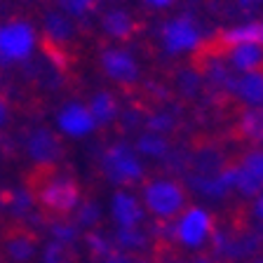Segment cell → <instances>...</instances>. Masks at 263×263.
Returning <instances> with one entry per match:
<instances>
[{"mask_svg": "<svg viewBox=\"0 0 263 263\" xmlns=\"http://www.w3.org/2000/svg\"><path fill=\"white\" fill-rule=\"evenodd\" d=\"M158 40H160V47H162L164 57L176 59L181 54H195V52H200L204 45V31L195 14L181 12V14H174L160 24Z\"/></svg>", "mask_w": 263, "mask_h": 263, "instance_id": "obj_1", "label": "cell"}, {"mask_svg": "<svg viewBox=\"0 0 263 263\" xmlns=\"http://www.w3.org/2000/svg\"><path fill=\"white\" fill-rule=\"evenodd\" d=\"M188 204L186 186L170 176H158L143 183V209L158 221H176Z\"/></svg>", "mask_w": 263, "mask_h": 263, "instance_id": "obj_2", "label": "cell"}, {"mask_svg": "<svg viewBox=\"0 0 263 263\" xmlns=\"http://www.w3.org/2000/svg\"><path fill=\"white\" fill-rule=\"evenodd\" d=\"M101 174L118 188L134 186L143 179L141 155L127 141H115L101 155Z\"/></svg>", "mask_w": 263, "mask_h": 263, "instance_id": "obj_3", "label": "cell"}, {"mask_svg": "<svg viewBox=\"0 0 263 263\" xmlns=\"http://www.w3.org/2000/svg\"><path fill=\"white\" fill-rule=\"evenodd\" d=\"M38 45L35 26L26 19H12L7 24H0V64L12 66L31 59Z\"/></svg>", "mask_w": 263, "mask_h": 263, "instance_id": "obj_4", "label": "cell"}, {"mask_svg": "<svg viewBox=\"0 0 263 263\" xmlns=\"http://www.w3.org/2000/svg\"><path fill=\"white\" fill-rule=\"evenodd\" d=\"M38 202L43 204L47 212L66 216L73 209H78L80 200V186L78 181L68 174H49L43 179V183L38 186Z\"/></svg>", "mask_w": 263, "mask_h": 263, "instance_id": "obj_5", "label": "cell"}, {"mask_svg": "<svg viewBox=\"0 0 263 263\" xmlns=\"http://www.w3.org/2000/svg\"><path fill=\"white\" fill-rule=\"evenodd\" d=\"M214 235V216L202 207H186L174 221V240L186 249H200Z\"/></svg>", "mask_w": 263, "mask_h": 263, "instance_id": "obj_6", "label": "cell"}, {"mask_svg": "<svg viewBox=\"0 0 263 263\" xmlns=\"http://www.w3.org/2000/svg\"><path fill=\"white\" fill-rule=\"evenodd\" d=\"M99 64L101 71L120 87H132L141 78V66L137 57L125 47H104L99 54Z\"/></svg>", "mask_w": 263, "mask_h": 263, "instance_id": "obj_7", "label": "cell"}, {"mask_svg": "<svg viewBox=\"0 0 263 263\" xmlns=\"http://www.w3.org/2000/svg\"><path fill=\"white\" fill-rule=\"evenodd\" d=\"M97 120H94L92 110L87 104H80V101H68L57 110V129L64 134V137L71 139H85L89 137L92 132H97Z\"/></svg>", "mask_w": 263, "mask_h": 263, "instance_id": "obj_8", "label": "cell"}, {"mask_svg": "<svg viewBox=\"0 0 263 263\" xmlns=\"http://www.w3.org/2000/svg\"><path fill=\"white\" fill-rule=\"evenodd\" d=\"M235 191L245 197H256L263 191V148L247 151L235 164Z\"/></svg>", "mask_w": 263, "mask_h": 263, "instance_id": "obj_9", "label": "cell"}, {"mask_svg": "<svg viewBox=\"0 0 263 263\" xmlns=\"http://www.w3.org/2000/svg\"><path fill=\"white\" fill-rule=\"evenodd\" d=\"M26 153L40 167H52L61 158V139L47 127H35L26 137Z\"/></svg>", "mask_w": 263, "mask_h": 263, "instance_id": "obj_10", "label": "cell"}, {"mask_svg": "<svg viewBox=\"0 0 263 263\" xmlns=\"http://www.w3.org/2000/svg\"><path fill=\"white\" fill-rule=\"evenodd\" d=\"M226 59V64L233 68V73H249L263 68V45L256 43H240L233 47H226L216 52Z\"/></svg>", "mask_w": 263, "mask_h": 263, "instance_id": "obj_11", "label": "cell"}, {"mask_svg": "<svg viewBox=\"0 0 263 263\" xmlns=\"http://www.w3.org/2000/svg\"><path fill=\"white\" fill-rule=\"evenodd\" d=\"M228 94L247 108H263V71H249L233 78Z\"/></svg>", "mask_w": 263, "mask_h": 263, "instance_id": "obj_12", "label": "cell"}, {"mask_svg": "<svg viewBox=\"0 0 263 263\" xmlns=\"http://www.w3.org/2000/svg\"><path fill=\"white\" fill-rule=\"evenodd\" d=\"M110 214L118 228H141L143 221V204L139 197L129 191H115L110 200Z\"/></svg>", "mask_w": 263, "mask_h": 263, "instance_id": "obj_13", "label": "cell"}, {"mask_svg": "<svg viewBox=\"0 0 263 263\" xmlns=\"http://www.w3.org/2000/svg\"><path fill=\"white\" fill-rule=\"evenodd\" d=\"M240 43H256L263 45V19H252V22L245 24H235L230 28H223L216 38V45H219V52L226 47H233V45Z\"/></svg>", "mask_w": 263, "mask_h": 263, "instance_id": "obj_14", "label": "cell"}, {"mask_svg": "<svg viewBox=\"0 0 263 263\" xmlns=\"http://www.w3.org/2000/svg\"><path fill=\"white\" fill-rule=\"evenodd\" d=\"M101 31L113 40H129L137 31V22L122 7H113V10L101 14Z\"/></svg>", "mask_w": 263, "mask_h": 263, "instance_id": "obj_15", "label": "cell"}, {"mask_svg": "<svg viewBox=\"0 0 263 263\" xmlns=\"http://www.w3.org/2000/svg\"><path fill=\"white\" fill-rule=\"evenodd\" d=\"M202 80L207 82L212 89H216V92H228L230 89V82H233V78H235V73H233V68H230L228 64H226V59L221 54H209V59L202 64Z\"/></svg>", "mask_w": 263, "mask_h": 263, "instance_id": "obj_16", "label": "cell"}, {"mask_svg": "<svg viewBox=\"0 0 263 263\" xmlns=\"http://www.w3.org/2000/svg\"><path fill=\"white\" fill-rule=\"evenodd\" d=\"M43 28L45 35H47L52 43H68V40L76 38V24H73L71 16H66L61 10H49L43 16Z\"/></svg>", "mask_w": 263, "mask_h": 263, "instance_id": "obj_17", "label": "cell"}, {"mask_svg": "<svg viewBox=\"0 0 263 263\" xmlns=\"http://www.w3.org/2000/svg\"><path fill=\"white\" fill-rule=\"evenodd\" d=\"M87 106H89V110H92L94 120H97L99 127H106V125H110V122H115L118 118H120V106H118V99H115L110 92H106V89L94 92Z\"/></svg>", "mask_w": 263, "mask_h": 263, "instance_id": "obj_18", "label": "cell"}, {"mask_svg": "<svg viewBox=\"0 0 263 263\" xmlns=\"http://www.w3.org/2000/svg\"><path fill=\"white\" fill-rule=\"evenodd\" d=\"M134 151L139 155H146V158H153V160H164L170 155L172 146L167 141V137L162 134H155V132H143L137 137V143H134Z\"/></svg>", "mask_w": 263, "mask_h": 263, "instance_id": "obj_19", "label": "cell"}, {"mask_svg": "<svg viewBox=\"0 0 263 263\" xmlns=\"http://www.w3.org/2000/svg\"><path fill=\"white\" fill-rule=\"evenodd\" d=\"M237 134L252 143H263V108H245L237 120Z\"/></svg>", "mask_w": 263, "mask_h": 263, "instance_id": "obj_20", "label": "cell"}, {"mask_svg": "<svg viewBox=\"0 0 263 263\" xmlns=\"http://www.w3.org/2000/svg\"><path fill=\"white\" fill-rule=\"evenodd\" d=\"M204 80H202V73L197 68H181L176 73V92L181 94L183 99H195L202 89Z\"/></svg>", "mask_w": 263, "mask_h": 263, "instance_id": "obj_21", "label": "cell"}, {"mask_svg": "<svg viewBox=\"0 0 263 263\" xmlns=\"http://www.w3.org/2000/svg\"><path fill=\"white\" fill-rule=\"evenodd\" d=\"M179 120H176V115L170 113V110H155V113L146 115L143 118V127L146 132H155V134H172L176 129Z\"/></svg>", "mask_w": 263, "mask_h": 263, "instance_id": "obj_22", "label": "cell"}, {"mask_svg": "<svg viewBox=\"0 0 263 263\" xmlns=\"http://www.w3.org/2000/svg\"><path fill=\"white\" fill-rule=\"evenodd\" d=\"M97 5L99 0H57V7L71 19H87Z\"/></svg>", "mask_w": 263, "mask_h": 263, "instance_id": "obj_23", "label": "cell"}, {"mask_svg": "<svg viewBox=\"0 0 263 263\" xmlns=\"http://www.w3.org/2000/svg\"><path fill=\"white\" fill-rule=\"evenodd\" d=\"M33 252H35V245H33V240L28 235H16L7 242V254H10L16 263L28 261V258L33 256Z\"/></svg>", "mask_w": 263, "mask_h": 263, "instance_id": "obj_24", "label": "cell"}, {"mask_svg": "<svg viewBox=\"0 0 263 263\" xmlns=\"http://www.w3.org/2000/svg\"><path fill=\"white\" fill-rule=\"evenodd\" d=\"M7 207H10L12 214H16V216H26L33 207V195L26 188H16V191H12L10 197H7Z\"/></svg>", "mask_w": 263, "mask_h": 263, "instance_id": "obj_25", "label": "cell"}, {"mask_svg": "<svg viewBox=\"0 0 263 263\" xmlns=\"http://www.w3.org/2000/svg\"><path fill=\"white\" fill-rule=\"evenodd\" d=\"M115 242L122 249H134V247H143L146 245V235L141 228H118Z\"/></svg>", "mask_w": 263, "mask_h": 263, "instance_id": "obj_26", "label": "cell"}, {"mask_svg": "<svg viewBox=\"0 0 263 263\" xmlns=\"http://www.w3.org/2000/svg\"><path fill=\"white\" fill-rule=\"evenodd\" d=\"M52 235H54V242H59V245H73L78 237V226L76 223H66V221H54L52 223Z\"/></svg>", "mask_w": 263, "mask_h": 263, "instance_id": "obj_27", "label": "cell"}, {"mask_svg": "<svg viewBox=\"0 0 263 263\" xmlns=\"http://www.w3.org/2000/svg\"><path fill=\"white\" fill-rule=\"evenodd\" d=\"M99 216H101V212H99V204L89 202V200H85V202L78 204V223L80 226H97Z\"/></svg>", "mask_w": 263, "mask_h": 263, "instance_id": "obj_28", "label": "cell"}, {"mask_svg": "<svg viewBox=\"0 0 263 263\" xmlns=\"http://www.w3.org/2000/svg\"><path fill=\"white\" fill-rule=\"evenodd\" d=\"M66 258H68L66 245H59L54 240L43 249V263H66Z\"/></svg>", "mask_w": 263, "mask_h": 263, "instance_id": "obj_29", "label": "cell"}, {"mask_svg": "<svg viewBox=\"0 0 263 263\" xmlns=\"http://www.w3.org/2000/svg\"><path fill=\"white\" fill-rule=\"evenodd\" d=\"M87 245H89V249L97 254L99 261H104V258L113 252V247L108 245V240H106V237H101V235H97V233H89V235H87Z\"/></svg>", "mask_w": 263, "mask_h": 263, "instance_id": "obj_30", "label": "cell"}, {"mask_svg": "<svg viewBox=\"0 0 263 263\" xmlns=\"http://www.w3.org/2000/svg\"><path fill=\"white\" fill-rule=\"evenodd\" d=\"M141 3L148 7V10H153V12H164V10H170V7L174 5L176 0H141Z\"/></svg>", "mask_w": 263, "mask_h": 263, "instance_id": "obj_31", "label": "cell"}, {"mask_svg": "<svg viewBox=\"0 0 263 263\" xmlns=\"http://www.w3.org/2000/svg\"><path fill=\"white\" fill-rule=\"evenodd\" d=\"M141 120V115H139V110H125V115H122V125H125V129H132V127H137Z\"/></svg>", "mask_w": 263, "mask_h": 263, "instance_id": "obj_32", "label": "cell"}, {"mask_svg": "<svg viewBox=\"0 0 263 263\" xmlns=\"http://www.w3.org/2000/svg\"><path fill=\"white\" fill-rule=\"evenodd\" d=\"M252 212H254V216H256L258 221H263V191L258 193L256 197H254V207H252Z\"/></svg>", "mask_w": 263, "mask_h": 263, "instance_id": "obj_33", "label": "cell"}, {"mask_svg": "<svg viewBox=\"0 0 263 263\" xmlns=\"http://www.w3.org/2000/svg\"><path fill=\"white\" fill-rule=\"evenodd\" d=\"M101 263H132V261L125 256V254H120V252H115V249H113V252H110Z\"/></svg>", "mask_w": 263, "mask_h": 263, "instance_id": "obj_34", "label": "cell"}, {"mask_svg": "<svg viewBox=\"0 0 263 263\" xmlns=\"http://www.w3.org/2000/svg\"><path fill=\"white\" fill-rule=\"evenodd\" d=\"M263 0H237V7H240L242 12H252L256 5H261Z\"/></svg>", "mask_w": 263, "mask_h": 263, "instance_id": "obj_35", "label": "cell"}, {"mask_svg": "<svg viewBox=\"0 0 263 263\" xmlns=\"http://www.w3.org/2000/svg\"><path fill=\"white\" fill-rule=\"evenodd\" d=\"M7 118H10V108H7V101H5V99H0V127L7 122Z\"/></svg>", "mask_w": 263, "mask_h": 263, "instance_id": "obj_36", "label": "cell"}, {"mask_svg": "<svg viewBox=\"0 0 263 263\" xmlns=\"http://www.w3.org/2000/svg\"><path fill=\"white\" fill-rule=\"evenodd\" d=\"M193 263H216V261H212V258H209V256H197Z\"/></svg>", "mask_w": 263, "mask_h": 263, "instance_id": "obj_37", "label": "cell"}, {"mask_svg": "<svg viewBox=\"0 0 263 263\" xmlns=\"http://www.w3.org/2000/svg\"><path fill=\"white\" fill-rule=\"evenodd\" d=\"M139 263H143V261H139Z\"/></svg>", "mask_w": 263, "mask_h": 263, "instance_id": "obj_38", "label": "cell"}]
</instances>
